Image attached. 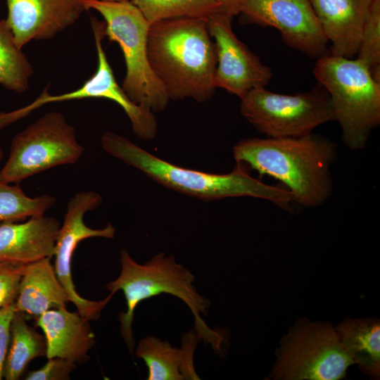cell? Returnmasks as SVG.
I'll use <instances>...</instances> for the list:
<instances>
[{
  "label": "cell",
  "instance_id": "cell-1",
  "mask_svg": "<svg viewBox=\"0 0 380 380\" xmlns=\"http://www.w3.org/2000/svg\"><path fill=\"white\" fill-rule=\"evenodd\" d=\"M236 163L279 181L293 202L317 208L332 196L331 169L337 160L331 139L310 133L298 137L244 139L233 147Z\"/></svg>",
  "mask_w": 380,
  "mask_h": 380
},
{
  "label": "cell",
  "instance_id": "cell-2",
  "mask_svg": "<svg viewBox=\"0 0 380 380\" xmlns=\"http://www.w3.org/2000/svg\"><path fill=\"white\" fill-rule=\"evenodd\" d=\"M147 52L170 99L204 102L214 94L217 55L206 19L178 18L151 24Z\"/></svg>",
  "mask_w": 380,
  "mask_h": 380
},
{
  "label": "cell",
  "instance_id": "cell-3",
  "mask_svg": "<svg viewBox=\"0 0 380 380\" xmlns=\"http://www.w3.org/2000/svg\"><path fill=\"white\" fill-rule=\"evenodd\" d=\"M105 151L131 165L158 183L175 191L205 201L249 196L290 210L291 193L282 185H270L253 177L249 170L236 163L227 174H213L187 169L164 160L112 132L101 138Z\"/></svg>",
  "mask_w": 380,
  "mask_h": 380
},
{
  "label": "cell",
  "instance_id": "cell-4",
  "mask_svg": "<svg viewBox=\"0 0 380 380\" xmlns=\"http://www.w3.org/2000/svg\"><path fill=\"white\" fill-rule=\"evenodd\" d=\"M120 274L106 284L113 294L122 291L125 298L127 310L120 313V331L129 351L133 353L134 338L132 322L137 306L143 300L162 293L174 296L182 300L190 309L195 322V331L200 339L210 344L217 353L222 351L226 341L222 331L210 329L203 321L201 314L206 315L210 301L201 296L193 285L194 275L174 256L159 253L144 264L137 263L127 251L120 253Z\"/></svg>",
  "mask_w": 380,
  "mask_h": 380
},
{
  "label": "cell",
  "instance_id": "cell-5",
  "mask_svg": "<svg viewBox=\"0 0 380 380\" xmlns=\"http://www.w3.org/2000/svg\"><path fill=\"white\" fill-rule=\"evenodd\" d=\"M313 73L329 96L343 143L364 149L380 124V82L359 59L331 54L316 60Z\"/></svg>",
  "mask_w": 380,
  "mask_h": 380
},
{
  "label": "cell",
  "instance_id": "cell-6",
  "mask_svg": "<svg viewBox=\"0 0 380 380\" xmlns=\"http://www.w3.org/2000/svg\"><path fill=\"white\" fill-rule=\"evenodd\" d=\"M85 10L103 18V34L120 47L126 65L122 88L137 105L153 113L165 109L170 99L152 71L147 52L151 23L131 1L81 0Z\"/></svg>",
  "mask_w": 380,
  "mask_h": 380
},
{
  "label": "cell",
  "instance_id": "cell-7",
  "mask_svg": "<svg viewBox=\"0 0 380 380\" xmlns=\"http://www.w3.org/2000/svg\"><path fill=\"white\" fill-rule=\"evenodd\" d=\"M274 380H339L355 363L330 322L297 319L275 350Z\"/></svg>",
  "mask_w": 380,
  "mask_h": 380
},
{
  "label": "cell",
  "instance_id": "cell-8",
  "mask_svg": "<svg viewBox=\"0 0 380 380\" xmlns=\"http://www.w3.org/2000/svg\"><path fill=\"white\" fill-rule=\"evenodd\" d=\"M242 116L267 137H298L334 120L327 91L322 86L306 92L283 94L265 87L253 89L241 99Z\"/></svg>",
  "mask_w": 380,
  "mask_h": 380
},
{
  "label": "cell",
  "instance_id": "cell-9",
  "mask_svg": "<svg viewBox=\"0 0 380 380\" xmlns=\"http://www.w3.org/2000/svg\"><path fill=\"white\" fill-rule=\"evenodd\" d=\"M83 153L75 127L61 113L49 112L14 136L0 180L19 184L52 167L74 164Z\"/></svg>",
  "mask_w": 380,
  "mask_h": 380
},
{
  "label": "cell",
  "instance_id": "cell-10",
  "mask_svg": "<svg viewBox=\"0 0 380 380\" xmlns=\"http://www.w3.org/2000/svg\"><path fill=\"white\" fill-rule=\"evenodd\" d=\"M91 27L98 58L95 73L80 87L72 91L52 95L46 87L29 105L9 112L0 110V129L26 117L46 104L84 98H102L117 103L124 110L130 120L134 133L139 138L151 139L155 137L158 125L154 113L132 101L115 78L102 46L104 23L92 18Z\"/></svg>",
  "mask_w": 380,
  "mask_h": 380
},
{
  "label": "cell",
  "instance_id": "cell-11",
  "mask_svg": "<svg viewBox=\"0 0 380 380\" xmlns=\"http://www.w3.org/2000/svg\"><path fill=\"white\" fill-rule=\"evenodd\" d=\"M102 202L101 196L94 191H82L73 196L68 203L63 222L61 224L55 251L54 269L56 276L77 311L89 321H96L102 310L114 294L99 301L90 300L80 296L75 289L72 278L71 262L73 253L78 243L92 237L113 239L115 229L110 223L102 229H92L84 222V215L96 210Z\"/></svg>",
  "mask_w": 380,
  "mask_h": 380
},
{
  "label": "cell",
  "instance_id": "cell-12",
  "mask_svg": "<svg viewBox=\"0 0 380 380\" xmlns=\"http://www.w3.org/2000/svg\"><path fill=\"white\" fill-rule=\"evenodd\" d=\"M239 13L246 23L276 28L287 46L312 58L330 54L309 0H239Z\"/></svg>",
  "mask_w": 380,
  "mask_h": 380
},
{
  "label": "cell",
  "instance_id": "cell-13",
  "mask_svg": "<svg viewBox=\"0 0 380 380\" xmlns=\"http://www.w3.org/2000/svg\"><path fill=\"white\" fill-rule=\"evenodd\" d=\"M233 17L217 12L207 19V27L216 49L215 86L241 99L253 89L265 87L272 73L236 36L232 27Z\"/></svg>",
  "mask_w": 380,
  "mask_h": 380
},
{
  "label": "cell",
  "instance_id": "cell-14",
  "mask_svg": "<svg viewBox=\"0 0 380 380\" xmlns=\"http://www.w3.org/2000/svg\"><path fill=\"white\" fill-rule=\"evenodd\" d=\"M6 22L20 49L48 39L72 25L85 10L81 0H6Z\"/></svg>",
  "mask_w": 380,
  "mask_h": 380
},
{
  "label": "cell",
  "instance_id": "cell-15",
  "mask_svg": "<svg viewBox=\"0 0 380 380\" xmlns=\"http://www.w3.org/2000/svg\"><path fill=\"white\" fill-rule=\"evenodd\" d=\"M61 223L54 217H33L22 223L0 224V262L25 265L54 256Z\"/></svg>",
  "mask_w": 380,
  "mask_h": 380
},
{
  "label": "cell",
  "instance_id": "cell-16",
  "mask_svg": "<svg viewBox=\"0 0 380 380\" xmlns=\"http://www.w3.org/2000/svg\"><path fill=\"white\" fill-rule=\"evenodd\" d=\"M327 41L330 54L353 58L374 0H309Z\"/></svg>",
  "mask_w": 380,
  "mask_h": 380
},
{
  "label": "cell",
  "instance_id": "cell-17",
  "mask_svg": "<svg viewBox=\"0 0 380 380\" xmlns=\"http://www.w3.org/2000/svg\"><path fill=\"white\" fill-rule=\"evenodd\" d=\"M35 325L44 333L48 359L60 357L75 364L89 360L95 335L89 320L77 311L70 312L66 307L49 310L35 320Z\"/></svg>",
  "mask_w": 380,
  "mask_h": 380
},
{
  "label": "cell",
  "instance_id": "cell-18",
  "mask_svg": "<svg viewBox=\"0 0 380 380\" xmlns=\"http://www.w3.org/2000/svg\"><path fill=\"white\" fill-rule=\"evenodd\" d=\"M198 337L196 333H186L182 339V348L172 347L168 341L152 336L142 338L135 355L148 368L147 380L200 379L194 367V353Z\"/></svg>",
  "mask_w": 380,
  "mask_h": 380
},
{
  "label": "cell",
  "instance_id": "cell-19",
  "mask_svg": "<svg viewBox=\"0 0 380 380\" xmlns=\"http://www.w3.org/2000/svg\"><path fill=\"white\" fill-rule=\"evenodd\" d=\"M68 301L50 258L26 265L15 301L16 312L36 320L49 310L66 307Z\"/></svg>",
  "mask_w": 380,
  "mask_h": 380
},
{
  "label": "cell",
  "instance_id": "cell-20",
  "mask_svg": "<svg viewBox=\"0 0 380 380\" xmlns=\"http://www.w3.org/2000/svg\"><path fill=\"white\" fill-rule=\"evenodd\" d=\"M345 351L361 371L373 379L380 377L379 318H346L335 326Z\"/></svg>",
  "mask_w": 380,
  "mask_h": 380
},
{
  "label": "cell",
  "instance_id": "cell-21",
  "mask_svg": "<svg viewBox=\"0 0 380 380\" xmlns=\"http://www.w3.org/2000/svg\"><path fill=\"white\" fill-rule=\"evenodd\" d=\"M46 353L44 336L31 327L21 312H15L11 325V340L3 378L6 380L19 379L32 360L44 356Z\"/></svg>",
  "mask_w": 380,
  "mask_h": 380
},
{
  "label": "cell",
  "instance_id": "cell-22",
  "mask_svg": "<svg viewBox=\"0 0 380 380\" xmlns=\"http://www.w3.org/2000/svg\"><path fill=\"white\" fill-rule=\"evenodd\" d=\"M33 69L15 43L6 19L0 20V84L21 94L28 88Z\"/></svg>",
  "mask_w": 380,
  "mask_h": 380
},
{
  "label": "cell",
  "instance_id": "cell-23",
  "mask_svg": "<svg viewBox=\"0 0 380 380\" xmlns=\"http://www.w3.org/2000/svg\"><path fill=\"white\" fill-rule=\"evenodd\" d=\"M151 23L178 18L208 19L223 11L216 0H131Z\"/></svg>",
  "mask_w": 380,
  "mask_h": 380
},
{
  "label": "cell",
  "instance_id": "cell-24",
  "mask_svg": "<svg viewBox=\"0 0 380 380\" xmlns=\"http://www.w3.org/2000/svg\"><path fill=\"white\" fill-rule=\"evenodd\" d=\"M55 203L56 198L51 195L30 197L19 184L0 180V224L44 215Z\"/></svg>",
  "mask_w": 380,
  "mask_h": 380
},
{
  "label": "cell",
  "instance_id": "cell-25",
  "mask_svg": "<svg viewBox=\"0 0 380 380\" xmlns=\"http://www.w3.org/2000/svg\"><path fill=\"white\" fill-rule=\"evenodd\" d=\"M357 59L370 70L374 78L380 82V0H374L365 20Z\"/></svg>",
  "mask_w": 380,
  "mask_h": 380
},
{
  "label": "cell",
  "instance_id": "cell-26",
  "mask_svg": "<svg viewBox=\"0 0 380 380\" xmlns=\"http://www.w3.org/2000/svg\"><path fill=\"white\" fill-rule=\"evenodd\" d=\"M25 266L0 262V309L15 303Z\"/></svg>",
  "mask_w": 380,
  "mask_h": 380
},
{
  "label": "cell",
  "instance_id": "cell-27",
  "mask_svg": "<svg viewBox=\"0 0 380 380\" xmlns=\"http://www.w3.org/2000/svg\"><path fill=\"white\" fill-rule=\"evenodd\" d=\"M76 364L68 360L53 357L41 368L30 372L26 380H68L75 369Z\"/></svg>",
  "mask_w": 380,
  "mask_h": 380
},
{
  "label": "cell",
  "instance_id": "cell-28",
  "mask_svg": "<svg viewBox=\"0 0 380 380\" xmlns=\"http://www.w3.org/2000/svg\"><path fill=\"white\" fill-rule=\"evenodd\" d=\"M15 303L0 309V380L11 340V325L15 313Z\"/></svg>",
  "mask_w": 380,
  "mask_h": 380
},
{
  "label": "cell",
  "instance_id": "cell-29",
  "mask_svg": "<svg viewBox=\"0 0 380 380\" xmlns=\"http://www.w3.org/2000/svg\"><path fill=\"white\" fill-rule=\"evenodd\" d=\"M222 6L224 12L233 16L239 14V0H216Z\"/></svg>",
  "mask_w": 380,
  "mask_h": 380
},
{
  "label": "cell",
  "instance_id": "cell-30",
  "mask_svg": "<svg viewBox=\"0 0 380 380\" xmlns=\"http://www.w3.org/2000/svg\"><path fill=\"white\" fill-rule=\"evenodd\" d=\"M3 157H4V151L0 147V161L2 160Z\"/></svg>",
  "mask_w": 380,
  "mask_h": 380
},
{
  "label": "cell",
  "instance_id": "cell-31",
  "mask_svg": "<svg viewBox=\"0 0 380 380\" xmlns=\"http://www.w3.org/2000/svg\"><path fill=\"white\" fill-rule=\"evenodd\" d=\"M99 1H126V0H99Z\"/></svg>",
  "mask_w": 380,
  "mask_h": 380
}]
</instances>
